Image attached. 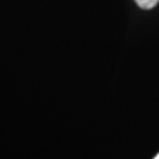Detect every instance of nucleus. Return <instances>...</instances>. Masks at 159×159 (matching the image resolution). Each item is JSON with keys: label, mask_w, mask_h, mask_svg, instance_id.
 <instances>
[{"label": "nucleus", "mask_w": 159, "mask_h": 159, "mask_svg": "<svg viewBox=\"0 0 159 159\" xmlns=\"http://www.w3.org/2000/svg\"><path fill=\"white\" fill-rule=\"evenodd\" d=\"M135 3L142 9H151L159 3V0H135Z\"/></svg>", "instance_id": "nucleus-1"}, {"label": "nucleus", "mask_w": 159, "mask_h": 159, "mask_svg": "<svg viewBox=\"0 0 159 159\" xmlns=\"http://www.w3.org/2000/svg\"><path fill=\"white\" fill-rule=\"evenodd\" d=\"M154 159H159V154H158V155H157L155 158H154Z\"/></svg>", "instance_id": "nucleus-2"}]
</instances>
